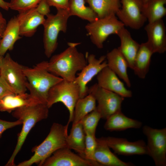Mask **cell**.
<instances>
[{"label":"cell","instance_id":"cell-1","mask_svg":"<svg viewBox=\"0 0 166 166\" xmlns=\"http://www.w3.org/2000/svg\"><path fill=\"white\" fill-rule=\"evenodd\" d=\"M79 43L69 42L68 47L61 53L53 56L47 63L48 70L63 79L73 81L76 74L87 64L86 56L79 52Z\"/></svg>","mask_w":166,"mask_h":166},{"label":"cell","instance_id":"cell-2","mask_svg":"<svg viewBox=\"0 0 166 166\" xmlns=\"http://www.w3.org/2000/svg\"><path fill=\"white\" fill-rule=\"evenodd\" d=\"M47 62L42 61L33 68L23 66V68L27 80L26 87L30 94L39 103L46 104L49 89L63 80L48 70Z\"/></svg>","mask_w":166,"mask_h":166},{"label":"cell","instance_id":"cell-3","mask_svg":"<svg viewBox=\"0 0 166 166\" xmlns=\"http://www.w3.org/2000/svg\"><path fill=\"white\" fill-rule=\"evenodd\" d=\"M68 129L64 126L54 123L44 141L32 150L34 155L29 160L19 163L18 166H30L34 164L42 166L44 161L57 150L67 147L66 138Z\"/></svg>","mask_w":166,"mask_h":166},{"label":"cell","instance_id":"cell-4","mask_svg":"<svg viewBox=\"0 0 166 166\" xmlns=\"http://www.w3.org/2000/svg\"><path fill=\"white\" fill-rule=\"evenodd\" d=\"M46 104L39 103L22 107L13 111L12 116L22 121V128L18 135L17 143L11 157L6 166H15V157L21 149L28 133L38 122L47 118L49 109Z\"/></svg>","mask_w":166,"mask_h":166},{"label":"cell","instance_id":"cell-5","mask_svg":"<svg viewBox=\"0 0 166 166\" xmlns=\"http://www.w3.org/2000/svg\"><path fill=\"white\" fill-rule=\"evenodd\" d=\"M57 10L55 15L50 14L46 16L47 18L43 24L45 54L48 58L51 56L57 48L59 33L66 32L68 20L70 16L68 10Z\"/></svg>","mask_w":166,"mask_h":166},{"label":"cell","instance_id":"cell-6","mask_svg":"<svg viewBox=\"0 0 166 166\" xmlns=\"http://www.w3.org/2000/svg\"><path fill=\"white\" fill-rule=\"evenodd\" d=\"M80 90L78 85L73 81L63 79L52 87L48 96L46 105L49 108L53 104L60 102L67 108L69 113L67 128L72 122L76 104L79 98Z\"/></svg>","mask_w":166,"mask_h":166},{"label":"cell","instance_id":"cell-7","mask_svg":"<svg viewBox=\"0 0 166 166\" xmlns=\"http://www.w3.org/2000/svg\"><path fill=\"white\" fill-rule=\"evenodd\" d=\"M124 26L116 15L113 14L89 22L85 28L92 43L97 48L102 49L107 38L111 34L117 35Z\"/></svg>","mask_w":166,"mask_h":166},{"label":"cell","instance_id":"cell-8","mask_svg":"<svg viewBox=\"0 0 166 166\" xmlns=\"http://www.w3.org/2000/svg\"><path fill=\"white\" fill-rule=\"evenodd\" d=\"M23 66L14 61L9 53L3 58L0 76L15 94L26 93L27 80L23 70Z\"/></svg>","mask_w":166,"mask_h":166},{"label":"cell","instance_id":"cell-9","mask_svg":"<svg viewBox=\"0 0 166 166\" xmlns=\"http://www.w3.org/2000/svg\"><path fill=\"white\" fill-rule=\"evenodd\" d=\"M88 93L91 94L97 101L96 108L101 118L106 120L114 113L121 111L124 98L118 94L101 87L97 83L89 88Z\"/></svg>","mask_w":166,"mask_h":166},{"label":"cell","instance_id":"cell-10","mask_svg":"<svg viewBox=\"0 0 166 166\" xmlns=\"http://www.w3.org/2000/svg\"><path fill=\"white\" fill-rule=\"evenodd\" d=\"M142 131L146 136L148 155L156 166H166V128L157 129L144 126Z\"/></svg>","mask_w":166,"mask_h":166},{"label":"cell","instance_id":"cell-11","mask_svg":"<svg viewBox=\"0 0 166 166\" xmlns=\"http://www.w3.org/2000/svg\"><path fill=\"white\" fill-rule=\"evenodd\" d=\"M121 7L116 14L124 26L132 29L140 28L147 21L141 0H120Z\"/></svg>","mask_w":166,"mask_h":166},{"label":"cell","instance_id":"cell-12","mask_svg":"<svg viewBox=\"0 0 166 166\" xmlns=\"http://www.w3.org/2000/svg\"><path fill=\"white\" fill-rule=\"evenodd\" d=\"M85 56L88 64L77 74L74 81L79 87V98L84 97L88 94L87 84L102 69L107 66L105 55L102 56L98 59L93 54L87 53Z\"/></svg>","mask_w":166,"mask_h":166},{"label":"cell","instance_id":"cell-13","mask_svg":"<svg viewBox=\"0 0 166 166\" xmlns=\"http://www.w3.org/2000/svg\"><path fill=\"white\" fill-rule=\"evenodd\" d=\"M105 138L108 145L115 153L124 156L148 155L146 144L143 140L130 142L124 138L111 136Z\"/></svg>","mask_w":166,"mask_h":166},{"label":"cell","instance_id":"cell-14","mask_svg":"<svg viewBox=\"0 0 166 166\" xmlns=\"http://www.w3.org/2000/svg\"><path fill=\"white\" fill-rule=\"evenodd\" d=\"M42 166H93L91 163L67 148L53 152L43 162Z\"/></svg>","mask_w":166,"mask_h":166},{"label":"cell","instance_id":"cell-15","mask_svg":"<svg viewBox=\"0 0 166 166\" xmlns=\"http://www.w3.org/2000/svg\"><path fill=\"white\" fill-rule=\"evenodd\" d=\"M97 76V84L101 87L124 98L132 96V92L126 88L118 77L107 66L102 69Z\"/></svg>","mask_w":166,"mask_h":166},{"label":"cell","instance_id":"cell-16","mask_svg":"<svg viewBox=\"0 0 166 166\" xmlns=\"http://www.w3.org/2000/svg\"><path fill=\"white\" fill-rule=\"evenodd\" d=\"M147 42L153 52L163 53L166 51V28L162 19L148 23L145 27Z\"/></svg>","mask_w":166,"mask_h":166},{"label":"cell","instance_id":"cell-17","mask_svg":"<svg viewBox=\"0 0 166 166\" xmlns=\"http://www.w3.org/2000/svg\"><path fill=\"white\" fill-rule=\"evenodd\" d=\"M20 21L19 34L21 36L31 37L38 27L43 24L44 16L39 14L36 8L19 12L17 15Z\"/></svg>","mask_w":166,"mask_h":166},{"label":"cell","instance_id":"cell-18","mask_svg":"<svg viewBox=\"0 0 166 166\" xmlns=\"http://www.w3.org/2000/svg\"><path fill=\"white\" fill-rule=\"evenodd\" d=\"M97 144L95 153L96 161L101 166H133L131 162L120 159L110 150L104 137L96 138Z\"/></svg>","mask_w":166,"mask_h":166},{"label":"cell","instance_id":"cell-19","mask_svg":"<svg viewBox=\"0 0 166 166\" xmlns=\"http://www.w3.org/2000/svg\"><path fill=\"white\" fill-rule=\"evenodd\" d=\"M117 35L120 41V45L118 49L127 61L128 67L133 69L140 44L132 38L124 26L119 31Z\"/></svg>","mask_w":166,"mask_h":166},{"label":"cell","instance_id":"cell-20","mask_svg":"<svg viewBox=\"0 0 166 166\" xmlns=\"http://www.w3.org/2000/svg\"><path fill=\"white\" fill-rule=\"evenodd\" d=\"M20 21L18 16L12 18L7 23L0 41V55L4 56L14 48L15 43L22 37L19 34Z\"/></svg>","mask_w":166,"mask_h":166},{"label":"cell","instance_id":"cell-21","mask_svg":"<svg viewBox=\"0 0 166 166\" xmlns=\"http://www.w3.org/2000/svg\"><path fill=\"white\" fill-rule=\"evenodd\" d=\"M107 66L128 87H131L130 80L127 73L128 63L118 48H114L106 55Z\"/></svg>","mask_w":166,"mask_h":166},{"label":"cell","instance_id":"cell-22","mask_svg":"<svg viewBox=\"0 0 166 166\" xmlns=\"http://www.w3.org/2000/svg\"><path fill=\"white\" fill-rule=\"evenodd\" d=\"M39 103L29 93L11 94L0 100V112L10 113L18 108Z\"/></svg>","mask_w":166,"mask_h":166},{"label":"cell","instance_id":"cell-23","mask_svg":"<svg viewBox=\"0 0 166 166\" xmlns=\"http://www.w3.org/2000/svg\"><path fill=\"white\" fill-rule=\"evenodd\" d=\"M153 51L147 42L142 43L136 53L132 70L139 78L144 79L149 69Z\"/></svg>","mask_w":166,"mask_h":166},{"label":"cell","instance_id":"cell-24","mask_svg":"<svg viewBox=\"0 0 166 166\" xmlns=\"http://www.w3.org/2000/svg\"><path fill=\"white\" fill-rule=\"evenodd\" d=\"M106 120L104 128L110 131H123L131 128H139L142 124L141 122L126 117L121 111L112 114Z\"/></svg>","mask_w":166,"mask_h":166},{"label":"cell","instance_id":"cell-25","mask_svg":"<svg viewBox=\"0 0 166 166\" xmlns=\"http://www.w3.org/2000/svg\"><path fill=\"white\" fill-rule=\"evenodd\" d=\"M85 136V132L80 122L72 125L70 132L66 138L67 148L73 150L84 158Z\"/></svg>","mask_w":166,"mask_h":166},{"label":"cell","instance_id":"cell-26","mask_svg":"<svg viewBox=\"0 0 166 166\" xmlns=\"http://www.w3.org/2000/svg\"><path fill=\"white\" fill-rule=\"evenodd\" d=\"M99 18L115 14L121 7L120 0H86Z\"/></svg>","mask_w":166,"mask_h":166},{"label":"cell","instance_id":"cell-27","mask_svg":"<svg viewBox=\"0 0 166 166\" xmlns=\"http://www.w3.org/2000/svg\"><path fill=\"white\" fill-rule=\"evenodd\" d=\"M96 101L94 97L90 94L84 97L79 98L74 109L72 125L80 122L86 115L95 109Z\"/></svg>","mask_w":166,"mask_h":166},{"label":"cell","instance_id":"cell-28","mask_svg":"<svg viewBox=\"0 0 166 166\" xmlns=\"http://www.w3.org/2000/svg\"><path fill=\"white\" fill-rule=\"evenodd\" d=\"M166 0H149L143 5L144 14L148 23L162 19L166 14Z\"/></svg>","mask_w":166,"mask_h":166},{"label":"cell","instance_id":"cell-29","mask_svg":"<svg viewBox=\"0 0 166 166\" xmlns=\"http://www.w3.org/2000/svg\"><path fill=\"white\" fill-rule=\"evenodd\" d=\"M86 0H69V11L70 16H77L91 22L99 18L89 7L85 5Z\"/></svg>","mask_w":166,"mask_h":166},{"label":"cell","instance_id":"cell-30","mask_svg":"<svg viewBox=\"0 0 166 166\" xmlns=\"http://www.w3.org/2000/svg\"><path fill=\"white\" fill-rule=\"evenodd\" d=\"M101 118V115L96 108L86 115L80 121L85 133L95 135L97 127Z\"/></svg>","mask_w":166,"mask_h":166},{"label":"cell","instance_id":"cell-31","mask_svg":"<svg viewBox=\"0 0 166 166\" xmlns=\"http://www.w3.org/2000/svg\"><path fill=\"white\" fill-rule=\"evenodd\" d=\"M85 158L93 166H101L96 160L95 153L97 141L95 135L86 132Z\"/></svg>","mask_w":166,"mask_h":166},{"label":"cell","instance_id":"cell-32","mask_svg":"<svg viewBox=\"0 0 166 166\" xmlns=\"http://www.w3.org/2000/svg\"><path fill=\"white\" fill-rule=\"evenodd\" d=\"M41 0H10L9 8L19 13L36 8Z\"/></svg>","mask_w":166,"mask_h":166},{"label":"cell","instance_id":"cell-33","mask_svg":"<svg viewBox=\"0 0 166 166\" xmlns=\"http://www.w3.org/2000/svg\"><path fill=\"white\" fill-rule=\"evenodd\" d=\"M22 124V121L18 119L14 121H9L0 119V138L3 132L6 130Z\"/></svg>","mask_w":166,"mask_h":166},{"label":"cell","instance_id":"cell-34","mask_svg":"<svg viewBox=\"0 0 166 166\" xmlns=\"http://www.w3.org/2000/svg\"><path fill=\"white\" fill-rule=\"evenodd\" d=\"M49 6L57 9L69 10V0H46Z\"/></svg>","mask_w":166,"mask_h":166},{"label":"cell","instance_id":"cell-35","mask_svg":"<svg viewBox=\"0 0 166 166\" xmlns=\"http://www.w3.org/2000/svg\"><path fill=\"white\" fill-rule=\"evenodd\" d=\"M14 93L5 80L0 76V100L8 95Z\"/></svg>","mask_w":166,"mask_h":166},{"label":"cell","instance_id":"cell-36","mask_svg":"<svg viewBox=\"0 0 166 166\" xmlns=\"http://www.w3.org/2000/svg\"><path fill=\"white\" fill-rule=\"evenodd\" d=\"M50 6L46 0H41L36 8L38 12L44 16L50 14Z\"/></svg>","mask_w":166,"mask_h":166},{"label":"cell","instance_id":"cell-37","mask_svg":"<svg viewBox=\"0 0 166 166\" xmlns=\"http://www.w3.org/2000/svg\"><path fill=\"white\" fill-rule=\"evenodd\" d=\"M7 23L6 20L0 11V41L6 28Z\"/></svg>","mask_w":166,"mask_h":166},{"label":"cell","instance_id":"cell-38","mask_svg":"<svg viewBox=\"0 0 166 166\" xmlns=\"http://www.w3.org/2000/svg\"><path fill=\"white\" fill-rule=\"evenodd\" d=\"M0 8L6 10H8L9 8V2H7L4 0H0Z\"/></svg>","mask_w":166,"mask_h":166},{"label":"cell","instance_id":"cell-39","mask_svg":"<svg viewBox=\"0 0 166 166\" xmlns=\"http://www.w3.org/2000/svg\"><path fill=\"white\" fill-rule=\"evenodd\" d=\"M3 57H4V56H2L0 55V68H1V67L2 61Z\"/></svg>","mask_w":166,"mask_h":166},{"label":"cell","instance_id":"cell-40","mask_svg":"<svg viewBox=\"0 0 166 166\" xmlns=\"http://www.w3.org/2000/svg\"><path fill=\"white\" fill-rule=\"evenodd\" d=\"M141 0L142 2L143 3V4H144L149 0Z\"/></svg>","mask_w":166,"mask_h":166}]
</instances>
